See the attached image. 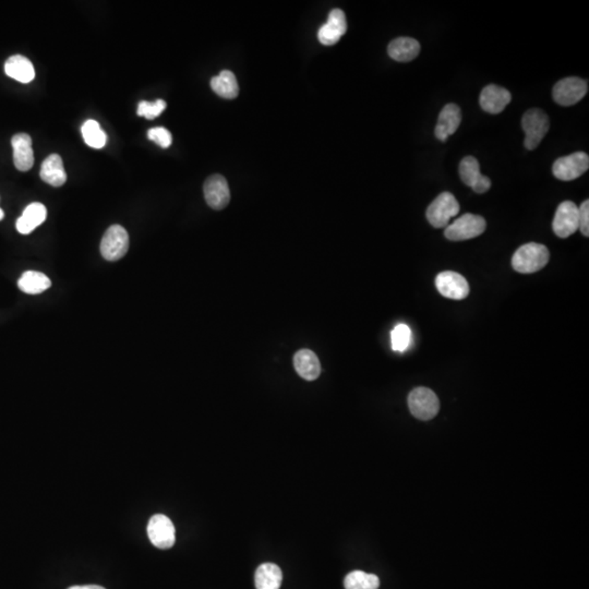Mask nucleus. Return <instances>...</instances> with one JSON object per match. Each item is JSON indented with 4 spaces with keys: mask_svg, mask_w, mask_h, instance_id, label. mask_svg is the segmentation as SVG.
<instances>
[{
    "mask_svg": "<svg viewBox=\"0 0 589 589\" xmlns=\"http://www.w3.org/2000/svg\"><path fill=\"white\" fill-rule=\"evenodd\" d=\"M46 216V207L42 203H31L25 207L22 215L18 219L17 224H15L18 232L22 235L31 234L36 227L44 223Z\"/></svg>",
    "mask_w": 589,
    "mask_h": 589,
    "instance_id": "nucleus-18",
    "label": "nucleus"
},
{
    "mask_svg": "<svg viewBox=\"0 0 589 589\" xmlns=\"http://www.w3.org/2000/svg\"><path fill=\"white\" fill-rule=\"evenodd\" d=\"M410 340H412V331L406 324H399L395 326L391 333L393 350L403 353L410 346Z\"/></svg>",
    "mask_w": 589,
    "mask_h": 589,
    "instance_id": "nucleus-28",
    "label": "nucleus"
},
{
    "mask_svg": "<svg viewBox=\"0 0 589 589\" xmlns=\"http://www.w3.org/2000/svg\"><path fill=\"white\" fill-rule=\"evenodd\" d=\"M148 536L158 549H169L175 543V526L167 516L156 514L148 520Z\"/></svg>",
    "mask_w": 589,
    "mask_h": 589,
    "instance_id": "nucleus-9",
    "label": "nucleus"
},
{
    "mask_svg": "<svg viewBox=\"0 0 589 589\" xmlns=\"http://www.w3.org/2000/svg\"><path fill=\"white\" fill-rule=\"evenodd\" d=\"M211 88L219 97L226 99H234L240 93V85L235 74L230 70H224L211 80Z\"/></svg>",
    "mask_w": 589,
    "mask_h": 589,
    "instance_id": "nucleus-24",
    "label": "nucleus"
},
{
    "mask_svg": "<svg viewBox=\"0 0 589 589\" xmlns=\"http://www.w3.org/2000/svg\"><path fill=\"white\" fill-rule=\"evenodd\" d=\"M553 228L560 238H567L578 230V207L572 201H564L557 207Z\"/></svg>",
    "mask_w": 589,
    "mask_h": 589,
    "instance_id": "nucleus-10",
    "label": "nucleus"
},
{
    "mask_svg": "<svg viewBox=\"0 0 589 589\" xmlns=\"http://www.w3.org/2000/svg\"><path fill=\"white\" fill-rule=\"evenodd\" d=\"M82 137L85 144L93 148H102L106 144L107 137L99 123L95 120H88L82 126Z\"/></svg>",
    "mask_w": 589,
    "mask_h": 589,
    "instance_id": "nucleus-27",
    "label": "nucleus"
},
{
    "mask_svg": "<svg viewBox=\"0 0 589 589\" xmlns=\"http://www.w3.org/2000/svg\"><path fill=\"white\" fill-rule=\"evenodd\" d=\"M18 286L23 293L37 295L50 289L52 281L41 272L27 271L18 282Z\"/></svg>",
    "mask_w": 589,
    "mask_h": 589,
    "instance_id": "nucleus-25",
    "label": "nucleus"
},
{
    "mask_svg": "<svg viewBox=\"0 0 589 589\" xmlns=\"http://www.w3.org/2000/svg\"><path fill=\"white\" fill-rule=\"evenodd\" d=\"M129 249V235L120 225H113L104 234L101 242V254L109 262L118 261L126 256Z\"/></svg>",
    "mask_w": 589,
    "mask_h": 589,
    "instance_id": "nucleus-5",
    "label": "nucleus"
},
{
    "mask_svg": "<svg viewBox=\"0 0 589 589\" xmlns=\"http://www.w3.org/2000/svg\"><path fill=\"white\" fill-rule=\"evenodd\" d=\"M387 53L396 62H412L420 55V44L412 37H399L389 43Z\"/></svg>",
    "mask_w": 589,
    "mask_h": 589,
    "instance_id": "nucleus-20",
    "label": "nucleus"
},
{
    "mask_svg": "<svg viewBox=\"0 0 589 589\" xmlns=\"http://www.w3.org/2000/svg\"><path fill=\"white\" fill-rule=\"evenodd\" d=\"M283 581L281 569L273 563L260 565L254 575L256 589H279Z\"/></svg>",
    "mask_w": 589,
    "mask_h": 589,
    "instance_id": "nucleus-23",
    "label": "nucleus"
},
{
    "mask_svg": "<svg viewBox=\"0 0 589 589\" xmlns=\"http://www.w3.org/2000/svg\"><path fill=\"white\" fill-rule=\"evenodd\" d=\"M166 109V102L163 99H158L155 102L142 101L139 103L138 115L144 118L152 120L160 116Z\"/></svg>",
    "mask_w": 589,
    "mask_h": 589,
    "instance_id": "nucleus-29",
    "label": "nucleus"
},
{
    "mask_svg": "<svg viewBox=\"0 0 589 589\" xmlns=\"http://www.w3.org/2000/svg\"><path fill=\"white\" fill-rule=\"evenodd\" d=\"M148 138L158 144L160 148H166L173 142V137L164 127H156L148 131Z\"/></svg>",
    "mask_w": 589,
    "mask_h": 589,
    "instance_id": "nucleus-30",
    "label": "nucleus"
},
{
    "mask_svg": "<svg viewBox=\"0 0 589 589\" xmlns=\"http://www.w3.org/2000/svg\"><path fill=\"white\" fill-rule=\"evenodd\" d=\"M205 201L214 210H223L230 201V191L227 180L221 175H212L205 180Z\"/></svg>",
    "mask_w": 589,
    "mask_h": 589,
    "instance_id": "nucleus-12",
    "label": "nucleus"
},
{
    "mask_svg": "<svg viewBox=\"0 0 589 589\" xmlns=\"http://www.w3.org/2000/svg\"><path fill=\"white\" fill-rule=\"evenodd\" d=\"M347 31L345 13L340 9H333L328 13V22L320 27L318 39L326 46L335 45Z\"/></svg>",
    "mask_w": 589,
    "mask_h": 589,
    "instance_id": "nucleus-14",
    "label": "nucleus"
},
{
    "mask_svg": "<svg viewBox=\"0 0 589 589\" xmlns=\"http://www.w3.org/2000/svg\"><path fill=\"white\" fill-rule=\"evenodd\" d=\"M522 128L526 134L524 141L525 148L527 150H535L549 131V117L541 109H529L522 116Z\"/></svg>",
    "mask_w": 589,
    "mask_h": 589,
    "instance_id": "nucleus-2",
    "label": "nucleus"
},
{
    "mask_svg": "<svg viewBox=\"0 0 589 589\" xmlns=\"http://www.w3.org/2000/svg\"><path fill=\"white\" fill-rule=\"evenodd\" d=\"M549 259L547 247L537 242H529L516 250L512 258V267L518 273H535L543 269Z\"/></svg>",
    "mask_w": 589,
    "mask_h": 589,
    "instance_id": "nucleus-1",
    "label": "nucleus"
},
{
    "mask_svg": "<svg viewBox=\"0 0 589 589\" xmlns=\"http://www.w3.org/2000/svg\"><path fill=\"white\" fill-rule=\"evenodd\" d=\"M4 217H5V213L0 209V221L3 220Z\"/></svg>",
    "mask_w": 589,
    "mask_h": 589,
    "instance_id": "nucleus-33",
    "label": "nucleus"
},
{
    "mask_svg": "<svg viewBox=\"0 0 589 589\" xmlns=\"http://www.w3.org/2000/svg\"><path fill=\"white\" fill-rule=\"evenodd\" d=\"M486 220L483 217L467 213L448 225L444 236L452 242L473 240L480 236L486 230Z\"/></svg>",
    "mask_w": 589,
    "mask_h": 589,
    "instance_id": "nucleus-3",
    "label": "nucleus"
},
{
    "mask_svg": "<svg viewBox=\"0 0 589 589\" xmlns=\"http://www.w3.org/2000/svg\"><path fill=\"white\" fill-rule=\"evenodd\" d=\"M293 367L297 373L307 381L318 379L321 373V365L318 356L312 350L301 349L293 356Z\"/></svg>",
    "mask_w": 589,
    "mask_h": 589,
    "instance_id": "nucleus-19",
    "label": "nucleus"
},
{
    "mask_svg": "<svg viewBox=\"0 0 589 589\" xmlns=\"http://www.w3.org/2000/svg\"><path fill=\"white\" fill-rule=\"evenodd\" d=\"M40 175L43 181L53 187H62L67 181V174L64 170L62 158L58 154H52L45 158L41 167Z\"/></svg>",
    "mask_w": 589,
    "mask_h": 589,
    "instance_id": "nucleus-21",
    "label": "nucleus"
},
{
    "mask_svg": "<svg viewBox=\"0 0 589 589\" xmlns=\"http://www.w3.org/2000/svg\"><path fill=\"white\" fill-rule=\"evenodd\" d=\"M512 101L508 90L496 84H489L481 91L479 104L481 109L489 113H500Z\"/></svg>",
    "mask_w": 589,
    "mask_h": 589,
    "instance_id": "nucleus-15",
    "label": "nucleus"
},
{
    "mask_svg": "<svg viewBox=\"0 0 589 589\" xmlns=\"http://www.w3.org/2000/svg\"><path fill=\"white\" fill-rule=\"evenodd\" d=\"M344 586L346 589H377L380 587V579L375 574L354 571L346 575Z\"/></svg>",
    "mask_w": 589,
    "mask_h": 589,
    "instance_id": "nucleus-26",
    "label": "nucleus"
},
{
    "mask_svg": "<svg viewBox=\"0 0 589 589\" xmlns=\"http://www.w3.org/2000/svg\"><path fill=\"white\" fill-rule=\"evenodd\" d=\"M459 212V205L455 197L452 193H443L438 195L428 207L427 219L436 228H443L448 226L452 217L456 216Z\"/></svg>",
    "mask_w": 589,
    "mask_h": 589,
    "instance_id": "nucleus-6",
    "label": "nucleus"
},
{
    "mask_svg": "<svg viewBox=\"0 0 589 589\" xmlns=\"http://www.w3.org/2000/svg\"><path fill=\"white\" fill-rule=\"evenodd\" d=\"M578 230L585 237L589 236V201L586 200L578 207Z\"/></svg>",
    "mask_w": 589,
    "mask_h": 589,
    "instance_id": "nucleus-31",
    "label": "nucleus"
},
{
    "mask_svg": "<svg viewBox=\"0 0 589 589\" xmlns=\"http://www.w3.org/2000/svg\"><path fill=\"white\" fill-rule=\"evenodd\" d=\"M5 71L8 77L13 78L21 83H29L35 78L32 62L22 55L9 57L5 64Z\"/></svg>",
    "mask_w": 589,
    "mask_h": 589,
    "instance_id": "nucleus-22",
    "label": "nucleus"
},
{
    "mask_svg": "<svg viewBox=\"0 0 589 589\" xmlns=\"http://www.w3.org/2000/svg\"><path fill=\"white\" fill-rule=\"evenodd\" d=\"M436 286L446 298L462 300L469 293V285L466 279L456 272L446 271L440 273L436 279Z\"/></svg>",
    "mask_w": 589,
    "mask_h": 589,
    "instance_id": "nucleus-11",
    "label": "nucleus"
},
{
    "mask_svg": "<svg viewBox=\"0 0 589 589\" xmlns=\"http://www.w3.org/2000/svg\"><path fill=\"white\" fill-rule=\"evenodd\" d=\"M408 407L417 420H430L439 413V399L432 389L417 387L408 395Z\"/></svg>",
    "mask_w": 589,
    "mask_h": 589,
    "instance_id": "nucleus-4",
    "label": "nucleus"
},
{
    "mask_svg": "<svg viewBox=\"0 0 589 589\" xmlns=\"http://www.w3.org/2000/svg\"><path fill=\"white\" fill-rule=\"evenodd\" d=\"M589 167V156L585 152H576L557 158L553 163V173L562 181L577 179L586 173Z\"/></svg>",
    "mask_w": 589,
    "mask_h": 589,
    "instance_id": "nucleus-7",
    "label": "nucleus"
},
{
    "mask_svg": "<svg viewBox=\"0 0 589 589\" xmlns=\"http://www.w3.org/2000/svg\"><path fill=\"white\" fill-rule=\"evenodd\" d=\"M68 589H106L99 585H85V586H71Z\"/></svg>",
    "mask_w": 589,
    "mask_h": 589,
    "instance_id": "nucleus-32",
    "label": "nucleus"
},
{
    "mask_svg": "<svg viewBox=\"0 0 589 589\" xmlns=\"http://www.w3.org/2000/svg\"><path fill=\"white\" fill-rule=\"evenodd\" d=\"M459 176L465 185L477 193H485L490 189L491 180L481 175L478 160L473 156H466L459 164Z\"/></svg>",
    "mask_w": 589,
    "mask_h": 589,
    "instance_id": "nucleus-13",
    "label": "nucleus"
},
{
    "mask_svg": "<svg viewBox=\"0 0 589 589\" xmlns=\"http://www.w3.org/2000/svg\"><path fill=\"white\" fill-rule=\"evenodd\" d=\"M13 148V162L18 170L27 172L34 165V152L32 139L27 134H18L11 139Z\"/></svg>",
    "mask_w": 589,
    "mask_h": 589,
    "instance_id": "nucleus-17",
    "label": "nucleus"
},
{
    "mask_svg": "<svg viewBox=\"0 0 589 589\" xmlns=\"http://www.w3.org/2000/svg\"><path fill=\"white\" fill-rule=\"evenodd\" d=\"M461 123V109L456 104H448L440 113L439 120L434 129L436 138L445 142L450 136L455 134Z\"/></svg>",
    "mask_w": 589,
    "mask_h": 589,
    "instance_id": "nucleus-16",
    "label": "nucleus"
},
{
    "mask_svg": "<svg viewBox=\"0 0 589 589\" xmlns=\"http://www.w3.org/2000/svg\"><path fill=\"white\" fill-rule=\"evenodd\" d=\"M588 91V85L581 78L569 77L561 80L553 87V97L561 106H572L578 103Z\"/></svg>",
    "mask_w": 589,
    "mask_h": 589,
    "instance_id": "nucleus-8",
    "label": "nucleus"
}]
</instances>
